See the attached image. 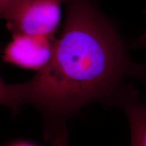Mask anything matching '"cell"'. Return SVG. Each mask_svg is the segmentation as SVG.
Segmentation results:
<instances>
[{
    "label": "cell",
    "mask_w": 146,
    "mask_h": 146,
    "mask_svg": "<svg viewBox=\"0 0 146 146\" xmlns=\"http://www.w3.org/2000/svg\"><path fill=\"white\" fill-rule=\"evenodd\" d=\"M0 104L16 110L21 102L18 91L17 84L8 85L3 81L0 76Z\"/></svg>",
    "instance_id": "obj_5"
},
{
    "label": "cell",
    "mask_w": 146,
    "mask_h": 146,
    "mask_svg": "<svg viewBox=\"0 0 146 146\" xmlns=\"http://www.w3.org/2000/svg\"><path fill=\"white\" fill-rule=\"evenodd\" d=\"M54 43L51 36L14 33L5 50V58L21 67L40 70L52 58Z\"/></svg>",
    "instance_id": "obj_3"
},
{
    "label": "cell",
    "mask_w": 146,
    "mask_h": 146,
    "mask_svg": "<svg viewBox=\"0 0 146 146\" xmlns=\"http://www.w3.org/2000/svg\"><path fill=\"white\" fill-rule=\"evenodd\" d=\"M64 0H19L5 18L13 33L51 36L61 17Z\"/></svg>",
    "instance_id": "obj_2"
},
{
    "label": "cell",
    "mask_w": 146,
    "mask_h": 146,
    "mask_svg": "<svg viewBox=\"0 0 146 146\" xmlns=\"http://www.w3.org/2000/svg\"><path fill=\"white\" fill-rule=\"evenodd\" d=\"M52 58L31 79L18 84L21 105L31 104L50 124L64 123L94 102L119 105L133 85L146 84V65L131 60L120 35L89 0H68Z\"/></svg>",
    "instance_id": "obj_1"
},
{
    "label": "cell",
    "mask_w": 146,
    "mask_h": 146,
    "mask_svg": "<svg viewBox=\"0 0 146 146\" xmlns=\"http://www.w3.org/2000/svg\"><path fill=\"white\" fill-rule=\"evenodd\" d=\"M19 0H0V18L5 19Z\"/></svg>",
    "instance_id": "obj_7"
},
{
    "label": "cell",
    "mask_w": 146,
    "mask_h": 146,
    "mask_svg": "<svg viewBox=\"0 0 146 146\" xmlns=\"http://www.w3.org/2000/svg\"><path fill=\"white\" fill-rule=\"evenodd\" d=\"M137 44L139 45V46L146 47V32L144 33L140 36L139 39H138Z\"/></svg>",
    "instance_id": "obj_8"
},
{
    "label": "cell",
    "mask_w": 146,
    "mask_h": 146,
    "mask_svg": "<svg viewBox=\"0 0 146 146\" xmlns=\"http://www.w3.org/2000/svg\"><path fill=\"white\" fill-rule=\"evenodd\" d=\"M139 98V91L132 86L118 105L125 111L130 126L131 146H146V104Z\"/></svg>",
    "instance_id": "obj_4"
},
{
    "label": "cell",
    "mask_w": 146,
    "mask_h": 146,
    "mask_svg": "<svg viewBox=\"0 0 146 146\" xmlns=\"http://www.w3.org/2000/svg\"><path fill=\"white\" fill-rule=\"evenodd\" d=\"M45 138L50 146H68V135L65 123L50 125L45 131Z\"/></svg>",
    "instance_id": "obj_6"
},
{
    "label": "cell",
    "mask_w": 146,
    "mask_h": 146,
    "mask_svg": "<svg viewBox=\"0 0 146 146\" xmlns=\"http://www.w3.org/2000/svg\"><path fill=\"white\" fill-rule=\"evenodd\" d=\"M14 146H33V145H30V144H28V143H20Z\"/></svg>",
    "instance_id": "obj_9"
}]
</instances>
